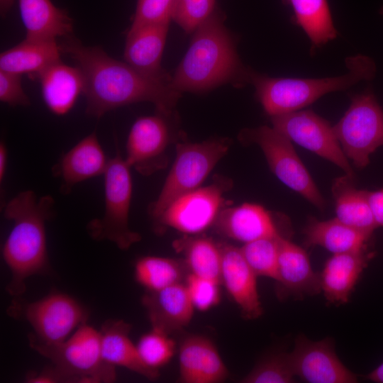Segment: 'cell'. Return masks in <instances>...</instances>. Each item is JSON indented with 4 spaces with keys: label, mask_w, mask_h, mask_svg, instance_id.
<instances>
[{
    "label": "cell",
    "mask_w": 383,
    "mask_h": 383,
    "mask_svg": "<svg viewBox=\"0 0 383 383\" xmlns=\"http://www.w3.org/2000/svg\"><path fill=\"white\" fill-rule=\"evenodd\" d=\"M60 48L83 74L89 116L99 118L111 110L142 101L153 104L157 112L173 113L182 93L174 88L171 76L144 74L111 57L101 47L86 46L71 37Z\"/></svg>",
    "instance_id": "cell-1"
},
{
    "label": "cell",
    "mask_w": 383,
    "mask_h": 383,
    "mask_svg": "<svg viewBox=\"0 0 383 383\" xmlns=\"http://www.w3.org/2000/svg\"><path fill=\"white\" fill-rule=\"evenodd\" d=\"M225 18L216 5L194 30L189 49L172 77L179 92H203L226 83L237 87L251 84L255 71L238 57Z\"/></svg>",
    "instance_id": "cell-2"
},
{
    "label": "cell",
    "mask_w": 383,
    "mask_h": 383,
    "mask_svg": "<svg viewBox=\"0 0 383 383\" xmlns=\"http://www.w3.org/2000/svg\"><path fill=\"white\" fill-rule=\"evenodd\" d=\"M54 199L37 197L32 190L18 193L4 207V216L13 223L2 255L11 273L7 292L19 296L26 292V280L48 270L46 223L53 214Z\"/></svg>",
    "instance_id": "cell-3"
},
{
    "label": "cell",
    "mask_w": 383,
    "mask_h": 383,
    "mask_svg": "<svg viewBox=\"0 0 383 383\" xmlns=\"http://www.w3.org/2000/svg\"><path fill=\"white\" fill-rule=\"evenodd\" d=\"M345 65L346 74L318 79L271 77L254 72L251 84L255 88L256 98L271 117L301 110L325 94L370 81L377 72L374 61L367 55L348 57Z\"/></svg>",
    "instance_id": "cell-4"
},
{
    "label": "cell",
    "mask_w": 383,
    "mask_h": 383,
    "mask_svg": "<svg viewBox=\"0 0 383 383\" xmlns=\"http://www.w3.org/2000/svg\"><path fill=\"white\" fill-rule=\"evenodd\" d=\"M30 346L48 359L63 382H113L115 366L103 358L100 331L87 322L63 342L43 344L29 338Z\"/></svg>",
    "instance_id": "cell-5"
},
{
    "label": "cell",
    "mask_w": 383,
    "mask_h": 383,
    "mask_svg": "<svg viewBox=\"0 0 383 383\" xmlns=\"http://www.w3.org/2000/svg\"><path fill=\"white\" fill-rule=\"evenodd\" d=\"M231 143L226 138H213L199 143H177L174 162L157 198L148 208L153 223L174 200L201 187L226 155Z\"/></svg>",
    "instance_id": "cell-6"
},
{
    "label": "cell",
    "mask_w": 383,
    "mask_h": 383,
    "mask_svg": "<svg viewBox=\"0 0 383 383\" xmlns=\"http://www.w3.org/2000/svg\"><path fill=\"white\" fill-rule=\"evenodd\" d=\"M131 167L117 150L109 160L104 177V212L87 226L89 235L96 240H109L126 250L141 240L129 226L133 194Z\"/></svg>",
    "instance_id": "cell-7"
},
{
    "label": "cell",
    "mask_w": 383,
    "mask_h": 383,
    "mask_svg": "<svg viewBox=\"0 0 383 383\" xmlns=\"http://www.w3.org/2000/svg\"><path fill=\"white\" fill-rule=\"evenodd\" d=\"M333 129L346 157L356 167H366L370 155L383 145V110L371 88L352 96Z\"/></svg>",
    "instance_id": "cell-8"
},
{
    "label": "cell",
    "mask_w": 383,
    "mask_h": 383,
    "mask_svg": "<svg viewBox=\"0 0 383 383\" xmlns=\"http://www.w3.org/2000/svg\"><path fill=\"white\" fill-rule=\"evenodd\" d=\"M238 138L243 143L257 144L270 170L282 183L323 209L325 201L288 138L267 126L243 129Z\"/></svg>",
    "instance_id": "cell-9"
},
{
    "label": "cell",
    "mask_w": 383,
    "mask_h": 383,
    "mask_svg": "<svg viewBox=\"0 0 383 383\" xmlns=\"http://www.w3.org/2000/svg\"><path fill=\"white\" fill-rule=\"evenodd\" d=\"M231 180L218 177L208 186L200 187L174 200L154 223L155 230L173 228L184 235H199L213 227L226 206L225 193Z\"/></svg>",
    "instance_id": "cell-10"
},
{
    "label": "cell",
    "mask_w": 383,
    "mask_h": 383,
    "mask_svg": "<svg viewBox=\"0 0 383 383\" xmlns=\"http://www.w3.org/2000/svg\"><path fill=\"white\" fill-rule=\"evenodd\" d=\"M270 118L272 127L291 141L329 160L353 178V169L328 121L311 110H299Z\"/></svg>",
    "instance_id": "cell-11"
},
{
    "label": "cell",
    "mask_w": 383,
    "mask_h": 383,
    "mask_svg": "<svg viewBox=\"0 0 383 383\" xmlns=\"http://www.w3.org/2000/svg\"><path fill=\"white\" fill-rule=\"evenodd\" d=\"M157 112L138 118L129 131L125 160L131 168L148 176L166 167L169 146L177 140L170 118Z\"/></svg>",
    "instance_id": "cell-12"
},
{
    "label": "cell",
    "mask_w": 383,
    "mask_h": 383,
    "mask_svg": "<svg viewBox=\"0 0 383 383\" xmlns=\"http://www.w3.org/2000/svg\"><path fill=\"white\" fill-rule=\"evenodd\" d=\"M23 315L35 331L29 338L48 345L63 342L88 318L79 302L62 293H52L26 304Z\"/></svg>",
    "instance_id": "cell-13"
},
{
    "label": "cell",
    "mask_w": 383,
    "mask_h": 383,
    "mask_svg": "<svg viewBox=\"0 0 383 383\" xmlns=\"http://www.w3.org/2000/svg\"><path fill=\"white\" fill-rule=\"evenodd\" d=\"M295 376L309 383H355L357 375L338 357L333 341L326 338L312 341L304 335L295 340L289 353Z\"/></svg>",
    "instance_id": "cell-14"
},
{
    "label": "cell",
    "mask_w": 383,
    "mask_h": 383,
    "mask_svg": "<svg viewBox=\"0 0 383 383\" xmlns=\"http://www.w3.org/2000/svg\"><path fill=\"white\" fill-rule=\"evenodd\" d=\"M221 250V284L240 310L243 318L256 319L263 313L257 287V276L250 268L240 248L218 242Z\"/></svg>",
    "instance_id": "cell-15"
},
{
    "label": "cell",
    "mask_w": 383,
    "mask_h": 383,
    "mask_svg": "<svg viewBox=\"0 0 383 383\" xmlns=\"http://www.w3.org/2000/svg\"><path fill=\"white\" fill-rule=\"evenodd\" d=\"M179 369L182 383H220L229 374L215 344L200 335H189L182 341Z\"/></svg>",
    "instance_id": "cell-16"
},
{
    "label": "cell",
    "mask_w": 383,
    "mask_h": 383,
    "mask_svg": "<svg viewBox=\"0 0 383 383\" xmlns=\"http://www.w3.org/2000/svg\"><path fill=\"white\" fill-rule=\"evenodd\" d=\"M276 282L280 299L301 298L321 291L320 273L313 270L306 252L284 237L280 241Z\"/></svg>",
    "instance_id": "cell-17"
},
{
    "label": "cell",
    "mask_w": 383,
    "mask_h": 383,
    "mask_svg": "<svg viewBox=\"0 0 383 383\" xmlns=\"http://www.w3.org/2000/svg\"><path fill=\"white\" fill-rule=\"evenodd\" d=\"M141 302L152 328L168 335L186 327L195 309L184 282L157 291H147Z\"/></svg>",
    "instance_id": "cell-18"
},
{
    "label": "cell",
    "mask_w": 383,
    "mask_h": 383,
    "mask_svg": "<svg viewBox=\"0 0 383 383\" xmlns=\"http://www.w3.org/2000/svg\"><path fill=\"white\" fill-rule=\"evenodd\" d=\"M213 227L219 235L243 244L282 235L270 212L261 205L251 203L225 206Z\"/></svg>",
    "instance_id": "cell-19"
},
{
    "label": "cell",
    "mask_w": 383,
    "mask_h": 383,
    "mask_svg": "<svg viewBox=\"0 0 383 383\" xmlns=\"http://www.w3.org/2000/svg\"><path fill=\"white\" fill-rule=\"evenodd\" d=\"M109 160L94 132L65 152L54 166L53 174L61 181L64 191L75 184L104 175Z\"/></svg>",
    "instance_id": "cell-20"
},
{
    "label": "cell",
    "mask_w": 383,
    "mask_h": 383,
    "mask_svg": "<svg viewBox=\"0 0 383 383\" xmlns=\"http://www.w3.org/2000/svg\"><path fill=\"white\" fill-rule=\"evenodd\" d=\"M169 24L129 28L123 53L125 62L138 72L155 77L170 76L161 66Z\"/></svg>",
    "instance_id": "cell-21"
},
{
    "label": "cell",
    "mask_w": 383,
    "mask_h": 383,
    "mask_svg": "<svg viewBox=\"0 0 383 383\" xmlns=\"http://www.w3.org/2000/svg\"><path fill=\"white\" fill-rule=\"evenodd\" d=\"M374 253L347 252L333 254L320 273L321 291L331 304H345Z\"/></svg>",
    "instance_id": "cell-22"
},
{
    "label": "cell",
    "mask_w": 383,
    "mask_h": 383,
    "mask_svg": "<svg viewBox=\"0 0 383 383\" xmlns=\"http://www.w3.org/2000/svg\"><path fill=\"white\" fill-rule=\"evenodd\" d=\"M35 79L40 82L44 103L57 116L67 113L84 94V79L79 68L61 60L47 67Z\"/></svg>",
    "instance_id": "cell-23"
},
{
    "label": "cell",
    "mask_w": 383,
    "mask_h": 383,
    "mask_svg": "<svg viewBox=\"0 0 383 383\" xmlns=\"http://www.w3.org/2000/svg\"><path fill=\"white\" fill-rule=\"evenodd\" d=\"M131 325L123 320H109L100 331L101 354L113 366H120L150 379L160 376L158 370L148 367L142 360L136 345L130 338Z\"/></svg>",
    "instance_id": "cell-24"
},
{
    "label": "cell",
    "mask_w": 383,
    "mask_h": 383,
    "mask_svg": "<svg viewBox=\"0 0 383 383\" xmlns=\"http://www.w3.org/2000/svg\"><path fill=\"white\" fill-rule=\"evenodd\" d=\"M21 21L29 40H56L70 38L73 21L66 10L55 6L50 0H18Z\"/></svg>",
    "instance_id": "cell-25"
},
{
    "label": "cell",
    "mask_w": 383,
    "mask_h": 383,
    "mask_svg": "<svg viewBox=\"0 0 383 383\" xmlns=\"http://www.w3.org/2000/svg\"><path fill=\"white\" fill-rule=\"evenodd\" d=\"M62 53L56 40L25 39L1 53L0 70L36 78L47 67L60 61Z\"/></svg>",
    "instance_id": "cell-26"
},
{
    "label": "cell",
    "mask_w": 383,
    "mask_h": 383,
    "mask_svg": "<svg viewBox=\"0 0 383 383\" xmlns=\"http://www.w3.org/2000/svg\"><path fill=\"white\" fill-rule=\"evenodd\" d=\"M304 243L318 245L333 254L367 251L372 235L355 229L338 219L311 220L304 230Z\"/></svg>",
    "instance_id": "cell-27"
},
{
    "label": "cell",
    "mask_w": 383,
    "mask_h": 383,
    "mask_svg": "<svg viewBox=\"0 0 383 383\" xmlns=\"http://www.w3.org/2000/svg\"><path fill=\"white\" fill-rule=\"evenodd\" d=\"M189 273L221 284L222 255L218 242L199 235H184L173 242Z\"/></svg>",
    "instance_id": "cell-28"
},
{
    "label": "cell",
    "mask_w": 383,
    "mask_h": 383,
    "mask_svg": "<svg viewBox=\"0 0 383 383\" xmlns=\"http://www.w3.org/2000/svg\"><path fill=\"white\" fill-rule=\"evenodd\" d=\"M348 176L335 180L333 193L335 202L336 218L343 223L372 235L377 226L369 200L368 191L357 189Z\"/></svg>",
    "instance_id": "cell-29"
},
{
    "label": "cell",
    "mask_w": 383,
    "mask_h": 383,
    "mask_svg": "<svg viewBox=\"0 0 383 383\" xmlns=\"http://www.w3.org/2000/svg\"><path fill=\"white\" fill-rule=\"evenodd\" d=\"M293 11L294 23L306 34L313 48H321L338 35L328 0H282Z\"/></svg>",
    "instance_id": "cell-30"
},
{
    "label": "cell",
    "mask_w": 383,
    "mask_h": 383,
    "mask_svg": "<svg viewBox=\"0 0 383 383\" xmlns=\"http://www.w3.org/2000/svg\"><path fill=\"white\" fill-rule=\"evenodd\" d=\"M189 271L183 259L160 256H144L134 267L135 281L147 291H157L183 283Z\"/></svg>",
    "instance_id": "cell-31"
},
{
    "label": "cell",
    "mask_w": 383,
    "mask_h": 383,
    "mask_svg": "<svg viewBox=\"0 0 383 383\" xmlns=\"http://www.w3.org/2000/svg\"><path fill=\"white\" fill-rule=\"evenodd\" d=\"M282 238V235L263 238L244 243L240 248L246 262L257 277H266L276 281Z\"/></svg>",
    "instance_id": "cell-32"
},
{
    "label": "cell",
    "mask_w": 383,
    "mask_h": 383,
    "mask_svg": "<svg viewBox=\"0 0 383 383\" xmlns=\"http://www.w3.org/2000/svg\"><path fill=\"white\" fill-rule=\"evenodd\" d=\"M294 376L289 353H279L262 360L240 382L291 383Z\"/></svg>",
    "instance_id": "cell-33"
},
{
    "label": "cell",
    "mask_w": 383,
    "mask_h": 383,
    "mask_svg": "<svg viewBox=\"0 0 383 383\" xmlns=\"http://www.w3.org/2000/svg\"><path fill=\"white\" fill-rule=\"evenodd\" d=\"M136 346L144 363L155 370L167 364L176 351V343L170 335L152 328L140 338Z\"/></svg>",
    "instance_id": "cell-34"
},
{
    "label": "cell",
    "mask_w": 383,
    "mask_h": 383,
    "mask_svg": "<svg viewBox=\"0 0 383 383\" xmlns=\"http://www.w3.org/2000/svg\"><path fill=\"white\" fill-rule=\"evenodd\" d=\"M178 0H138L131 29L151 24H169Z\"/></svg>",
    "instance_id": "cell-35"
},
{
    "label": "cell",
    "mask_w": 383,
    "mask_h": 383,
    "mask_svg": "<svg viewBox=\"0 0 383 383\" xmlns=\"http://www.w3.org/2000/svg\"><path fill=\"white\" fill-rule=\"evenodd\" d=\"M216 6V0H178L173 20L185 32L193 33Z\"/></svg>",
    "instance_id": "cell-36"
},
{
    "label": "cell",
    "mask_w": 383,
    "mask_h": 383,
    "mask_svg": "<svg viewBox=\"0 0 383 383\" xmlns=\"http://www.w3.org/2000/svg\"><path fill=\"white\" fill-rule=\"evenodd\" d=\"M184 284L194 309L206 311L219 303V283L189 273Z\"/></svg>",
    "instance_id": "cell-37"
},
{
    "label": "cell",
    "mask_w": 383,
    "mask_h": 383,
    "mask_svg": "<svg viewBox=\"0 0 383 383\" xmlns=\"http://www.w3.org/2000/svg\"><path fill=\"white\" fill-rule=\"evenodd\" d=\"M0 101L11 106L30 105L22 87L21 75L0 70Z\"/></svg>",
    "instance_id": "cell-38"
},
{
    "label": "cell",
    "mask_w": 383,
    "mask_h": 383,
    "mask_svg": "<svg viewBox=\"0 0 383 383\" xmlns=\"http://www.w3.org/2000/svg\"><path fill=\"white\" fill-rule=\"evenodd\" d=\"M368 200L377 227L383 226V189L368 192Z\"/></svg>",
    "instance_id": "cell-39"
},
{
    "label": "cell",
    "mask_w": 383,
    "mask_h": 383,
    "mask_svg": "<svg viewBox=\"0 0 383 383\" xmlns=\"http://www.w3.org/2000/svg\"><path fill=\"white\" fill-rule=\"evenodd\" d=\"M26 382L30 383H55L62 382L57 370L52 367L40 372H31L26 377Z\"/></svg>",
    "instance_id": "cell-40"
},
{
    "label": "cell",
    "mask_w": 383,
    "mask_h": 383,
    "mask_svg": "<svg viewBox=\"0 0 383 383\" xmlns=\"http://www.w3.org/2000/svg\"><path fill=\"white\" fill-rule=\"evenodd\" d=\"M8 163V150L4 141L0 143V182H4Z\"/></svg>",
    "instance_id": "cell-41"
},
{
    "label": "cell",
    "mask_w": 383,
    "mask_h": 383,
    "mask_svg": "<svg viewBox=\"0 0 383 383\" xmlns=\"http://www.w3.org/2000/svg\"><path fill=\"white\" fill-rule=\"evenodd\" d=\"M365 379L377 383H383V362L365 375Z\"/></svg>",
    "instance_id": "cell-42"
},
{
    "label": "cell",
    "mask_w": 383,
    "mask_h": 383,
    "mask_svg": "<svg viewBox=\"0 0 383 383\" xmlns=\"http://www.w3.org/2000/svg\"><path fill=\"white\" fill-rule=\"evenodd\" d=\"M13 2L14 0H0V13L2 17L9 11Z\"/></svg>",
    "instance_id": "cell-43"
},
{
    "label": "cell",
    "mask_w": 383,
    "mask_h": 383,
    "mask_svg": "<svg viewBox=\"0 0 383 383\" xmlns=\"http://www.w3.org/2000/svg\"><path fill=\"white\" fill-rule=\"evenodd\" d=\"M379 13L383 15V6L379 9Z\"/></svg>",
    "instance_id": "cell-44"
}]
</instances>
